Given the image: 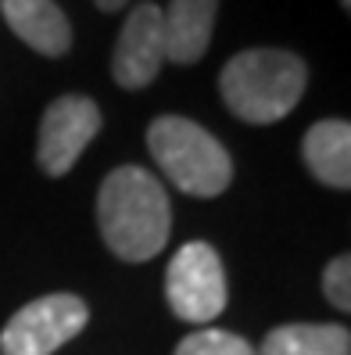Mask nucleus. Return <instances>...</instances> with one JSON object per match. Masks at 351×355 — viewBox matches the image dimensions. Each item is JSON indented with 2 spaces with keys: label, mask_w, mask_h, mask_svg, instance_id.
I'll return each instance as SVG.
<instances>
[{
  "label": "nucleus",
  "mask_w": 351,
  "mask_h": 355,
  "mask_svg": "<svg viewBox=\"0 0 351 355\" xmlns=\"http://www.w3.org/2000/svg\"><path fill=\"white\" fill-rule=\"evenodd\" d=\"M341 4H344V8H351V0H341Z\"/></svg>",
  "instance_id": "obj_15"
},
{
  "label": "nucleus",
  "mask_w": 351,
  "mask_h": 355,
  "mask_svg": "<svg viewBox=\"0 0 351 355\" xmlns=\"http://www.w3.org/2000/svg\"><path fill=\"white\" fill-rule=\"evenodd\" d=\"M219 0H169L161 11V36H165V61L172 65H194L204 58L215 33Z\"/></svg>",
  "instance_id": "obj_8"
},
{
  "label": "nucleus",
  "mask_w": 351,
  "mask_h": 355,
  "mask_svg": "<svg viewBox=\"0 0 351 355\" xmlns=\"http://www.w3.org/2000/svg\"><path fill=\"white\" fill-rule=\"evenodd\" d=\"M323 291H326V302L334 305L337 312L351 309V259L348 255H337L334 262H326Z\"/></svg>",
  "instance_id": "obj_13"
},
{
  "label": "nucleus",
  "mask_w": 351,
  "mask_h": 355,
  "mask_svg": "<svg viewBox=\"0 0 351 355\" xmlns=\"http://www.w3.org/2000/svg\"><path fill=\"white\" fill-rule=\"evenodd\" d=\"M172 355H255V348L233 330L197 327L194 334H187V338L176 345Z\"/></svg>",
  "instance_id": "obj_12"
},
{
  "label": "nucleus",
  "mask_w": 351,
  "mask_h": 355,
  "mask_svg": "<svg viewBox=\"0 0 351 355\" xmlns=\"http://www.w3.org/2000/svg\"><path fill=\"white\" fill-rule=\"evenodd\" d=\"M305 87H308L305 61L276 47L240 51L219 72L222 104L240 122H251V126H273V122L287 119L298 108Z\"/></svg>",
  "instance_id": "obj_2"
},
{
  "label": "nucleus",
  "mask_w": 351,
  "mask_h": 355,
  "mask_svg": "<svg viewBox=\"0 0 351 355\" xmlns=\"http://www.w3.org/2000/svg\"><path fill=\"white\" fill-rule=\"evenodd\" d=\"M8 29L44 58H61L72 47V26L54 0H0Z\"/></svg>",
  "instance_id": "obj_9"
},
{
  "label": "nucleus",
  "mask_w": 351,
  "mask_h": 355,
  "mask_svg": "<svg viewBox=\"0 0 351 355\" xmlns=\"http://www.w3.org/2000/svg\"><path fill=\"white\" fill-rule=\"evenodd\" d=\"M97 226L108 252L122 262L154 259L172 230V205L161 180L140 165H118L97 191Z\"/></svg>",
  "instance_id": "obj_1"
},
{
  "label": "nucleus",
  "mask_w": 351,
  "mask_h": 355,
  "mask_svg": "<svg viewBox=\"0 0 351 355\" xmlns=\"http://www.w3.org/2000/svg\"><path fill=\"white\" fill-rule=\"evenodd\" d=\"M301 158L323 187L348 191L351 187V126L344 119H323L308 126L301 140Z\"/></svg>",
  "instance_id": "obj_10"
},
{
  "label": "nucleus",
  "mask_w": 351,
  "mask_h": 355,
  "mask_svg": "<svg viewBox=\"0 0 351 355\" xmlns=\"http://www.w3.org/2000/svg\"><path fill=\"white\" fill-rule=\"evenodd\" d=\"M147 151L169 183L190 198H219L233 183L230 151L194 119L158 115L147 130Z\"/></svg>",
  "instance_id": "obj_3"
},
{
  "label": "nucleus",
  "mask_w": 351,
  "mask_h": 355,
  "mask_svg": "<svg viewBox=\"0 0 351 355\" xmlns=\"http://www.w3.org/2000/svg\"><path fill=\"white\" fill-rule=\"evenodd\" d=\"M100 133V108L82 97V94H65L47 104L44 119H39V140H36V162L47 176H65L87 144Z\"/></svg>",
  "instance_id": "obj_6"
},
{
  "label": "nucleus",
  "mask_w": 351,
  "mask_h": 355,
  "mask_svg": "<svg viewBox=\"0 0 351 355\" xmlns=\"http://www.w3.org/2000/svg\"><path fill=\"white\" fill-rule=\"evenodd\" d=\"M165 298L183 323L208 327L222 316L230 291H226L222 259L208 241H190L172 255L169 273H165Z\"/></svg>",
  "instance_id": "obj_4"
},
{
  "label": "nucleus",
  "mask_w": 351,
  "mask_h": 355,
  "mask_svg": "<svg viewBox=\"0 0 351 355\" xmlns=\"http://www.w3.org/2000/svg\"><path fill=\"white\" fill-rule=\"evenodd\" d=\"M90 309L79 295H44L22 305L0 330V355H54L87 327Z\"/></svg>",
  "instance_id": "obj_5"
},
{
  "label": "nucleus",
  "mask_w": 351,
  "mask_h": 355,
  "mask_svg": "<svg viewBox=\"0 0 351 355\" xmlns=\"http://www.w3.org/2000/svg\"><path fill=\"white\" fill-rule=\"evenodd\" d=\"M165 65V36H161V8L136 4L126 15V26L118 33L111 54V76L122 90H143Z\"/></svg>",
  "instance_id": "obj_7"
},
{
  "label": "nucleus",
  "mask_w": 351,
  "mask_h": 355,
  "mask_svg": "<svg viewBox=\"0 0 351 355\" xmlns=\"http://www.w3.org/2000/svg\"><path fill=\"white\" fill-rule=\"evenodd\" d=\"M351 334L341 323H283L265 334L255 355H348Z\"/></svg>",
  "instance_id": "obj_11"
},
{
  "label": "nucleus",
  "mask_w": 351,
  "mask_h": 355,
  "mask_svg": "<svg viewBox=\"0 0 351 355\" xmlns=\"http://www.w3.org/2000/svg\"><path fill=\"white\" fill-rule=\"evenodd\" d=\"M93 4H97L100 11H108V15H111V11H122V8L129 4V0H93Z\"/></svg>",
  "instance_id": "obj_14"
}]
</instances>
